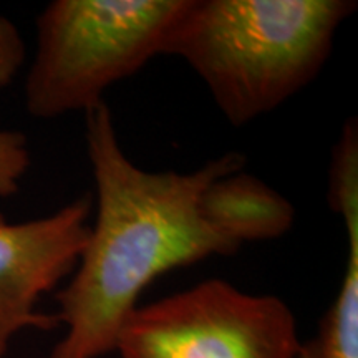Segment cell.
Segmentation results:
<instances>
[{"instance_id":"cell-1","label":"cell","mask_w":358,"mask_h":358,"mask_svg":"<svg viewBox=\"0 0 358 358\" xmlns=\"http://www.w3.org/2000/svg\"><path fill=\"white\" fill-rule=\"evenodd\" d=\"M87 156L96 187V216L55 313L65 335L48 358H101L115 352L120 330L158 277L241 245L204 211V192L245 166L226 153L191 173H151L120 145L105 101L85 113Z\"/></svg>"},{"instance_id":"cell-2","label":"cell","mask_w":358,"mask_h":358,"mask_svg":"<svg viewBox=\"0 0 358 358\" xmlns=\"http://www.w3.org/2000/svg\"><path fill=\"white\" fill-rule=\"evenodd\" d=\"M355 10L352 0H186L163 55L182 58L239 128L315 80Z\"/></svg>"},{"instance_id":"cell-3","label":"cell","mask_w":358,"mask_h":358,"mask_svg":"<svg viewBox=\"0 0 358 358\" xmlns=\"http://www.w3.org/2000/svg\"><path fill=\"white\" fill-rule=\"evenodd\" d=\"M186 0H55L37 19L25 80L35 118L87 113L106 90L140 71L164 43Z\"/></svg>"},{"instance_id":"cell-4","label":"cell","mask_w":358,"mask_h":358,"mask_svg":"<svg viewBox=\"0 0 358 358\" xmlns=\"http://www.w3.org/2000/svg\"><path fill=\"white\" fill-rule=\"evenodd\" d=\"M294 312L222 279L138 306L116 338L122 358H297Z\"/></svg>"},{"instance_id":"cell-5","label":"cell","mask_w":358,"mask_h":358,"mask_svg":"<svg viewBox=\"0 0 358 358\" xmlns=\"http://www.w3.org/2000/svg\"><path fill=\"white\" fill-rule=\"evenodd\" d=\"M92 213V196H82L30 221L8 222L0 214V358L17 334L58 325L55 313L40 312L38 302L73 272Z\"/></svg>"},{"instance_id":"cell-6","label":"cell","mask_w":358,"mask_h":358,"mask_svg":"<svg viewBox=\"0 0 358 358\" xmlns=\"http://www.w3.org/2000/svg\"><path fill=\"white\" fill-rule=\"evenodd\" d=\"M329 199L347 231L345 272L315 337L301 343L297 358H358V151L353 146L334 151Z\"/></svg>"},{"instance_id":"cell-7","label":"cell","mask_w":358,"mask_h":358,"mask_svg":"<svg viewBox=\"0 0 358 358\" xmlns=\"http://www.w3.org/2000/svg\"><path fill=\"white\" fill-rule=\"evenodd\" d=\"M203 203L209 219L241 248L282 237L295 221L292 203L244 169L214 179Z\"/></svg>"},{"instance_id":"cell-8","label":"cell","mask_w":358,"mask_h":358,"mask_svg":"<svg viewBox=\"0 0 358 358\" xmlns=\"http://www.w3.org/2000/svg\"><path fill=\"white\" fill-rule=\"evenodd\" d=\"M25 62V42L15 25L0 17V88L15 80ZM30 168L27 138L19 131L0 129V198L17 194Z\"/></svg>"}]
</instances>
